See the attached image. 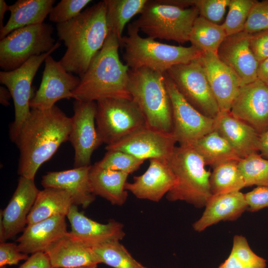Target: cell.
I'll return each instance as SVG.
<instances>
[{
    "instance_id": "6da1fadb",
    "label": "cell",
    "mask_w": 268,
    "mask_h": 268,
    "mask_svg": "<svg viewBox=\"0 0 268 268\" xmlns=\"http://www.w3.org/2000/svg\"><path fill=\"white\" fill-rule=\"evenodd\" d=\"M71 119L55 105L50 109H31L14 142L19 152L18 173L34 179L39 167L68 139Z\"/></svg>"
},
{
    "instance_id": "7a4b0ae2",
    "label": "cell",
    "mask_w": 268,
    "mask_h": 268,
    "mask_svg": "<svg viewBox=\"0 0 268 268\" xmlns=\"http://www.w3.org/2000/svg\"><path fill=\"white\" fill-rule=\"evenodd\" d=\"M106 12L103 0L75 18L57 24V35L67 47L60 62L67 71L81 77L103 46L109 32Z\"/></svg>"
},
{
    "instance_id": "3957f363",
    "label": "cell",
    "mask_w": 268,
    "mask_h": 268,
    "mask_svg": "<svg viewBox=\"0 0 268 268\" xmlns=\"http://www.w3.org/2000/svg\"><path fill=\"white\" fill-rule=\"evenodd\" d=\"M120 46L117 37L109 32L103 46L80 77L72 98L95 102L110 98L132 99L128 89L130 68L120 59Z\"/></svg>"
},
{
    "instance_id": "277c9868",
    "label": "cell",
    "mask_w": 268,
    "mask_h": 268,
    "mask_svg": "<svg viewBox=\"0 0 268 268\" xmlns=\"http://www.w3.org/2000/svg\"><path fill=\"white\" fill-rule=\"evenodd\" d=\"M139 31L130 23L128 35L123 37L120 43L124 49L123 59L130 69L145 67L164 73L174 66L188 63L201 56L202 52L192 45L162 43L149 37H141Z\"/></svg>"
},
{
    "instance_id": "5b68a950",
    "label": "cell",
    "mask_w": 268,
    "mask_h": 268,
    "mask_svg": "<svg viewBox=\"0 0 268 268\" xmlns=\"http://www.w3.org/2000/svg\"><path fill=\"white\" fill-rule=\"evenodd\" d=\"M128 89L147 126L172 133V105L164 73L145 67L130 69Z\"/></svg>"
},
{
    "instance_id": "8992f818",
    "label": "cell",
    "mask_w": 268,
    "mask_h": 268,
    "mask_svg": "<svg viewBox=\"0 0 268 268\" xmlns=\"http://www.w3.org/2000/svg\"><path fill=\"white\" fill-rule=\"evenodd\" d=\"M176 180L167 194L170 201H184L197 208L205 206L212 197L210 186L211 172L200 155L191 146H176L168 158Z\"/></svg>"
},
{
    "instance_id": "52a82bcc",
    "label": "cell",
    "mask_w": 268,
    "mask_h": 268,
    "mask_svg": "<svg viewBox=\"0 0 268 268\" xmlns=\"http://www.w3.org/2000/svg\"><path fill=\"white\" fill-rule=\"evenodd\" d=\"M199 16L195 6L184 8L161 0H148L140 15L132 23L148 37L184 44L189 41L194 23Z\"/></svg>"
},
{
    "instance_id": "ba28073f",
    "label": "cell",
    "mask_w": 268,
    "mask_h": 268,
    "mask_svg": "<svg viewBox=\"0 0 268 268\" xmlns=\"http://www.w3.org/2000/svg\"><path fill=\"white\" fill-rule=\"evenodd\" d=\"M95 123L102 143L118 142L147 126L137 104L132 100L110 98L96 102Z\"/></svg>"
},
{
    "instance_id": "9c48e42d",
    "label": "cell",
    "mask_w": 268,
    "mask_h": 268,
    "mask_svg": "<svg viewBox=\"0 0 268 268\" xmlns=\"http://www.w3.org/2000/svg\"><path fill=\"white\" fill-rule=\"evenodd\" d=\"M52 25L43 23L16 29L0 41V67L14 70L32 57L51 51L55 46Z\"/></svg>"
},
{
    "instance_id": "30bf717a",
    "label": "cell",
    "mask_w": 268,
    "mask_h": 268,
    "mask_svg": "<svg viewBox=\"0 0 268 268\" xmlns=\"http://www.w3.org/2000/svg\"><path fill=\"white\" fill-rule=\"evenodd\" d=\"M60 45L57 42L49 52L31 57L14 70L0 71V82L8 89L14 103V120L9 129L10 138L14 142L23 124L30 114L29 104L34 76L42 63Z\"/></svg>"
},
{
    "instance_id": "8fae6325",
    "label": "cell",
    "mask_w": 268,
    "mask_h": 268,
    "mask_svg": "<svg viewBox=\"0 0 268 268\" xmlns=\"http://www.w3.org/2000/svg\"><path fill=\"white\" fill-rule=\"evenodd\" d=\"M185 100L202 114L216 119L220 110L200 58L173 66L167 72Z\"/></svg>"
},
{
    "instance_id": "7c38bea8",
    "label": "cell",
    "mask_w": 268,
    "mask_h": 268,
    "mask_svg": "<svg viewBox=\"0 0 268 268\" xmlns=\"http://www.w3.org/2000/svg\"><path fill=\"white\" fill-rule=\"evenodd\" d=\"M164 75L172 105V134L179 145L190 146L215 130V119L202 114L193 107L179 92L167 73Z\"/></svg>"
},
{
    "instance_id": "4fadbf2b",
    "label": "cell",
    "mask_w": 268,
    "mask_h": 268,
    "mask_svg": "<svg viewBox=\"0 0 268 268\" xmlns=\"http://www.w3.org/2000/svg\"><path fill=\"white\" fill-rule=\"evenodd\" d=\"M95 101L75 100L68 140L74 150V168L90 166L94 151L102 144L98 134Z\"/></svg>"
},
{
    "instance_id": "5bb4252c",
    "label": "cell",
    "mask_w": 268,
    "mask_h": 268,
    "mask_svg": "<svg viewBox=\"0 0 268 268\" xmlns=\"http://www.w3.org/2000/svg\"><path fill=\"white\" fill-rule=\"evenodd\" d=\"M44 63L40 87L30 101L31 109H48L61 99L72 98V93L80 81V77L67 71L51 55Z\"/></svg>"
},
{
    "instance_id": "9a60e30c",
    "label": "cell",
    "mask_w": 268,
    "mask_h": 268,
    "mask_svg": "<svg viewBox=\"0 0 268 268\" xmlns=\"http://www.w3.org/2000/svg\"><path fill=\"white\" fill-rule=\"evenodd\" d=\"M176 142L172 133L146 126L117 143L106 145L105 149L107 151H122L143 160L152 158L168 160Z\"/></svg>"
},
{
    "instance_id": "2e32d148",
    "label": "cell",
    "mask_w": 268,
    "mask_h": 268,
    "mask_svg": "<svg viewBox=\"0 0 268 268\" xmlns=\"http://www.w3.org/2000/svg\"><path fill=\"white\" fill-rule=\"evenodd\" d=\"M230 113L260 135L268 129V86L259 79L242 86Z\"/></svg>"
},
{
    "instance_id": "e0dca14e",
    "label": "cell",
    "mask_w": 268,
    "mask_h": 268,
    "mask_svg": "<svg viewBox=\"0 0 268 268\" xmlns=\"http://www.w3.org/2000/svg\"><path fill=\"white\" fill-rule=\"evenodd\" d=\"M40 190L34 179L20 176L16 189L5 209L0 210V242H5L23 232Z\"/></svg>"
},
{
    "instance_id": "ac0fdd59",
    "label": "cell",
    "mask_w": 268,
    "mask_h": 268,
    "mask_svg": "<svg viewBox=\"0 0 268 268\" xmlns=\"http://www.w3.org/2000/svg\"><path fill=\"white\" fill-rule=\"evenodd\" d=\"M251 34L244 31L227 36L217 52L218 58L244 84L258 79L259 63L250 46Z\"/></svg>"
},
{
    "instance_id": "d6986e66",
    "label": "cell",
    "mask_w": 268,
    "mask_h": 268,
    "mask_svg": "<svg viewBox=\"0 0 268 268\" xmlns=\"http://www.w3.org/2000/svg\"><path fill=\"white\" fill-rule=\"evenodd\" d=\"M149 161L146 171L134 176L133 182H127L125 188L138 199L158 202L173 188L176 180L167 160L152 158Z\"/></svg>"
},
{
    "instance_id": "ffe728a7",
    "label": "cell",
    "mask_w": 268,
    "mask_h": 268,
    "mask_svg": "<svg viewBox=\"0 0 268 268\" xmlns=\"http://www.w3.org/2000/svg\"><path fill=\"white\" fill-rule=\"evenodd\" d=\"M200 60L220 113L230 112L232 102L244 84L216 54L203 52Z\"/></svg>"
},
{
    "instance_id": "44dd1931",
    "label": "cell",
    "mask_w": 268,
    "mask_h": 268,
    "mask_svg": "<svg viewBox=\"0 0 268 268\" xmlns=\"http://www.w3.org/2000/svg\"><path fill=\"white\" fill-rule=\"evenodd\" d=\"M72 235L85 245L92 248L106 243L120 241L125 236L123 225L114 220L106 224L94 221L78 210L73 204L67 215Z\"/></svg>"
},
{
    "instance_id": "7402d4cb",
    "label": "cell",
    "mask_w": 268,
    "mask_h": 268,
    "mask_svg": "<svg viewBox=\"0 0 268 268\" xmlns=\"http://www.w3.org/2000/svg\"><path fill=\"white\" fill-rule=\"evenodd\" d=\"M66 216L56 215L27 225L17 239L19 251L26 254L45 252L68 232Z\"/></svg>"
},
{
    "instance_id": "603a6c76",
    "label": "cell",
    "mask_w": 268,
    "mask_h": 268,
    "mask_svg": "<svg viewBox=\"0 0 268 268\" xmlns=\"http://www.w3.org/2000/svg\"><path fill=\"white\" fill-rule=\"evenodd\" d=\"M91 165L74 168L62 171L49 172L42 177L44 188L64 190L71 196L74 204L85 208L95 200L89 181Z\"/></svg>"
},
{
    "instance_id": "cb8c5ba5",
    "label": "cell",
    "mask_w": 268,
    "mask_h": 268,
    "mask_svg": "<svg viewBox=\"0 0 268 268\" xmlns=\"http://www.w3.org/2000/svg\"><path fill=\"white\" fill-rule=\"evenodd\" d=\"M52 268H76L102 263L92 248L67 232L46 252Z\"/></svg>"
},
{
    "instance_id": "d4e9b609",
    "label": "cell",
    "mask_w": 268,
    "mask_h": 268,
    "mask_svg": "<svg viewBox=\"0 0 268 268\" xmlns=\"http://www.w3.org/2000/svg\"><path fill=\"white\" fill-rule=\"evenodd\" d=\"M201 216L193 225L201 232L221 221H234L248 208L245 194L240 191L212 195L206 204Z\"/></svg>"
},
{
    "instance_id": "484cf974",
    "label": "cell",
    "mask_w": 268,
    "mask_h": 268,
    "mask_svg": "<svg viewBox=\"0 0 268 268\" xmlns=\"http://www.w3.org/2000/svg\"><path fill=\"white\" fill-rule=\"evenodd\" d=\"M215 130L241 158L259 152V134L230 112L220 113L215 119Z\"/></svg>"
},
{
    "instance_id": "4316f807",
    "label": "cell",
    "mask_w": 268,
    "mask_h": 268,
    "mask_svg": "<svg viewBox=\"0 0 268 268\" xmlns=\"http://www.w3.org/2000/svg\"><path fill=\"white\" fill-rule=\"evenodd\" d=\"M129 174L91 165L89 181L92 192L107 200L112 204L121 206L126 201L128 191L125 186Z\"/></svg>"
},
{
    "instance_id": "83f0119b",
    "label": "cell",
    "mask_w": 268,
    "mask_h": 268,
    "mask_svg": "<svg viewBox=\"0 0 268 268\" xmlns=\"http://www.w3.org/2000/svg\"><path fill=\"white\" fill-rule=\"evenodd\" d=\"M55 2L54 0H18L9 5L10 15L0 30V40L16 29L44 23Z\"/></svg>"
},
{
    "instance_id": "f1b7e54d",
    "label": "cell",
    "mask_w": 268,
    "mask_h": 268,
    "mask_svg": "<svg viewBox=\"0 0 268 268\" xmlns=\"http://www.w3.org/2000/svg\"><path fill=\"white\" fill-rule=\"evenodd\" d=\"M74 204L71 195L64 190L47 188L40 191L28 214L27 225L56 215L67 216Z\"/></svg>"
},
{
    "instance_id": "f546056e",
    "label": "cell",
    "mask_w": 268,
    "mask_h": 268,
    "mask_svg": "<svg viewBox=\"0 0 268 268\" xmlns=\"http://www.w3.org/2000/svg\"><path fill=\"white\" fill-rule=\"evenodd\" d=\"M202 158L205 165L213 168L227 161L241 158L215 130L206 134L190 145Z\"/></svg>"
},
{
    "instance_id": "4dcf8cb0",
    "label": "cell",
    "mask_w": 268,
    "mask_h": 268,
    "mask_svg": "<svg viewBox=\"0 0 268 268\" xmlns=\"http://www.w3.org/2000/svg\"><path fill=\"white\" fill-rule=\"evenodd\" d=\"M109 32L114 34L120 43L127 23L135 15L141 13L147 0H104Z\"/></svg>"
},
{
    "instance_id": "1f68e13d",
    "label": "cell",
    "mask_w": 268,
    "mask_h": 268,
    "mask_svg": "<svg viewBox=\"0 0 268 268\" xmlns=\"http://www.w3.org/2000/svg\"><path fill=\"white\" fill-rule=\"evenodd\" d=\"M226 37L222 24L213 23L199 16L194 23L189 41L202 53L210 52L216 54Z\"/></svg>"
},
{
    "instance_id": "d6a6232c",
    "label": "cell",
    "mask_w": 268,
    "mask_h": 268,
    "mask_svg": "<svg viewBox=\"0 0 268 268\" xmlns=\"http://www.w3.org/2000/svg\"><path fill=\"white\" fill-rule=\"evenodd\" d=\"M237 160H230L213 168L209 179L212 195L240 191L246 187Z\"/></svg>"
},
{
    "instance_id": "836d02e7",
    "label": "cell",
    "mask_w": 268,
    "mask_h": 268,
    "mask_svg": "<svg viewBox=\"0 0 268 268\" xmlns=\"http://www.w3.org/2000/svg\"><path fill=\"white\" fill-rule=\"evenodd\" d=\"M92 248L102 263L113 268H146L136 261L120 241L106 243Z\"/></svg>"
},
{
    "instance_id": "e575fe53",
    "label": "cell",
    "mask_w": 268,
    "mask_h": 268,
    "mask_svg": "<svg viewBox=\"0 0 268 268\" xmlns=\"http://www.w3.org/2000/svg\"><path fill=\"white\" fill-rule=\"evenodd\" d=\"M238 167L246 187L256 185L268 187V159L255 153L241 158Z\"/></svg>"
},
{
    "instance_id": "d590c367",
    "label": "cell",
    "mask_w": 268,
    "mask_h": 268,
    "mask_svg": "<svg viewBox=\"0 0 268 268\" xmlns=\"http://www.w3.org/2000/svg\"><path fill=\"white\" fill-rule=\"evenodd\" d=\"M255 0H230L229 10L222 24L227 36L244 31L246 22Z\"/></svg>"
},
{
    "instance_id": "8d00e7d4",
    "label": "cell",
    "mask_w": 268,
    "mask_h": 268,
    "mask_svg": "<svg viewBox=\"0 0 268 268\" xmlns=\"http://www.w3.org/2000/svg\"><path fill=\"white\" fill-rule=\"evenodd\" d=\"M144 160L119 150H107L103 158L95 164L105 169L130 174L137 170Z\"/></svg>"
},
{
    "instance_id": "74e56055",
    "label": "cell",
    "mask_w": 268,
    "mask_h": 268,
    "mask_svg": "<svg viewBox=\"0 0 268 268\" xmlns=\"http://www.w3.org/2000/svg\"><path fill=\"white\" fill-rule=\"evenodd\" d=\"M231 253L247 268H266L267 261L257 255L250 248L246 238L235 235Z\"/></svg>"
},
{
    "instance_id": "f35d334b",
    "label": "cell",
    "mask_w": 268,
    "mask_h": 268,
    "mask_svg": "<svg viewBox=\"0 0 268 268\" xmlns=\"http://www.w3.org/2000/svg\"><path fill=\"white\" fill-rule=\"evenodd\" d=\"M91 0H62L54 6L49 19L57 24L68 21L78 15Z\"/></svg>"
},
{
    "instance_id": "ab89813d",
    "label": "cell",
    "mask_w": 268,
    "mask_h": 268,
    "mask_svg": "<svg viewBox=\"0 0 268 268\" xmlns=\"http://www.w3.org/2000/svg\"><path fill=\"white\" fill-rule=\"evenodd\" d=\"M230 2V0H193V6L197 8L199 16L220 24Z\"/></svg>"
},
{
    "instance_id": "60d3db41",
    "label": "cell",
    "mask_w": 268,
    "mask_h": 268,
    "mask_svg": "<svg viewBox=\"0 0 268 268\" xmlns=\"http://www.w3.org/2000/svg\"><path fill=\"white\" fill-rule=\"evenodd\" d=\"M268 30V0H256L249 14L244 32L253 34Z\"/></svg>"
},
{
    "instance_id": "b9f144b4",
    "label": "cell",
    "mask_w": 268,
    "mask_h": 268,
    "mask_svg": "<svg viewBox=\"0 0 268 268\" xmlns=\"http://www.w3.org/2000/svg\"><path fill=\"white\" fill-rule=\"evenodd\" d=\"M28 254L20 252L15 243L6 242L0 244V267L16 265L22 260L28 259Z\"/></svg>"
},
{
    "instance_id": "7bdbcfd3",
    "label": "cell",
    "mask_w": 268,
    "mask_h": 268,
    "mask_svg": "<svg viewBox=\"0 0 268 268\" xmlns=\"http://www.w3.org/2000/svg\"><path fill=\"white\" fill-rule=\"evenodd\" d=\"M245 195L249 211L255 212L268 207V187H257Z\"/></svg>"
},
{
    "instance_id": "ee69618b",
    "label": "cell",
    "mask_w": 268,
    "mask_h": 268,
    "mask_svg": "<svg viewBox=\"0 0 268 268\" xmlns=\"http://www.w3.org/2000/svg\"><path fill=\"white\" fill-rule=\"evenodd\" d=\"M250 46L260 63L268 58V30L251 34Z\"/></svg>"
},
{
    "instance_id": "f6af8a7d",
    "label": "cell",
    "mask_w": 268,
    "mask_h": 268,
    "mask_svg": "<svg viewBox=\"0 0 268 268\" xmlns=\"http://www.w3.org/2000/svg\"><path fill=\"white\" fill-rule=\"evenodd\" d=\"M18 268H52L47 255L44 252L32 254Z\"/></svg>"
},
{
    "instance_id": "bcb514c9",
    "label": "cell",
    "mask_w": 268,
    "mask_h": 268,
    "mask_svg": "<svg viewBox=\"0 0 268 268\" xmlns=\"http://www.w3.org/2000/svg\"><path fill=\"white\" fill-rule=\"evenodd\" d=\"M259 152L268 159V129L259 135Z\"/></svg>"
},
{
    "instance_id": "7dc6e473",
    "label": "cell",
    "mask_w": 268,
    "mask_h": 268,
    "mask_svg": "<svg viewBox=\"0 0 268 268\" xmlns=\"http://www.w3.org/2000/svg\"><path fill=\"white\" fill-rule=\"evenodd\" d=\"M258 78L268 86V58L259 63Z\"/></svg>"
},
{
    "instance_id": "c3c4849f",
    "label": "cell",
    "mask_w": 268,
    "mask_h": 268,
    "mask_svg": "<svg viewBox=\"0 0 268 268\" xmlns=\"http://www.w3.org/2000/svg\"><path fill=\"white\" fill-rule=\"evenodd\" d=\"M12 98L11 94L7 88L2 86L0 87V102L4 106H7L9 105V99Z\"/></svg>"
},
{
    "instance_id": "681fc988",
    "label": "cell",
    "mask_w": 268,
    "mask_h": 268,
    "mask_svg": "<svg viewBox=\"0 0 268 268\" xmlns=\"http://www.w3.org/2000/svg\"><path fill=\"white\" fill-rule=\"evenodd\" d=\"M9 5H7L4 0H0V30L3 28V19L5 13L9 10Z\"/></svg>"
},
{
    "instance_id": "f907efd6",
    "label": "cell",
    "mask_w": 268,
    "mask_h": 268,
    "mask_svg": "<svg viewBox=\"0 0 268 268\" xmlns=\"http://www.w3.org/2000/svg\"><path fill=\"white\" fill-rule=\"evenodd\" d=\"M97 268V265H93V266H91L76 268Z\"/></svg>"
}]
</instances>
